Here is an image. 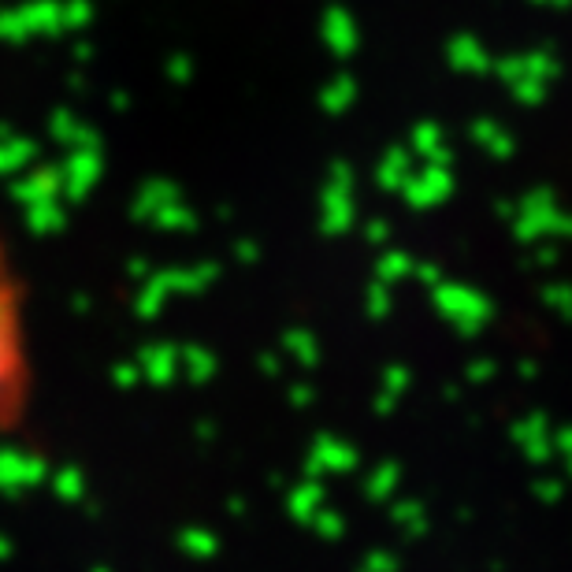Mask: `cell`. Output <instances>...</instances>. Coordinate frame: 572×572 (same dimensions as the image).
I'll return each instance as SVG.
<instances>
[{"label": "cell", "instance_id": "1", "mask_svg": "<svg viewBox=\"0 0 572 572\" xmlns=\"http://www.w3.org/2000/svg\"><path fill=\"white\" fill-rule=\"evenodd\" d=\"M30 390H34V357H30L26 286L12 246L0 234V431H12L26 416Z\"/></svg>", "mask_w": 572, "mask_h": 572}]
</instances>
